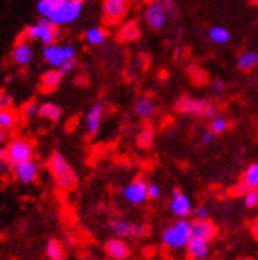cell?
<instances>
[{
    "label": "cell",
    "mask_w": 258,
    "mask_h": 260,
    "mask_svg": "<svg viewBox=\"0 0 258 260\" xmlns=\"http://www.w3.org/2000/svg\"><path fill=\"white\" fill-rule=\"evenodd\" d=\"M49 173L53 175L54 183L62 190H73L78 186V175L70 162L65 159V155L59 151H54L48 159Z\"/></svg>",
    "instance_id": "cell-1"
},
{
    "label": "cell",
    "mask_w": 258,
    "mask_h": 260,
    "mask_svg": "<svg viewBox=\"0 0 258 260\" xmlns=\"http://www.w3.org/2000/svg\"><path fill=\"white\" fill-rule=\"evenodd\" d=\"M192 240V220L177 219L162 232L160 241L168 251H186L189 241Z\"/></svg>",
    "instance_id": "cell-2"
},
{
    "label": "cell",
    "mask_w": 258,
    "mask_h": 260,
    "mask_svg": "<svg viewBox=\"0 0 258 260\" xmlns=\"http://www.w3.org/2000/svg\"><path fill=\"white\" fill-rule=\"evenodd\" d=\"M59 35H60L59 25H56L53 21L48 19V18H42L33 25H29V27L18 37V42L38 40V42H42L45 46H48V45L56 43Z\"/></svg>",
    "instance_id": "cell-3"
},
{
    "label": "cell",
    "mask_w": 258,
    "mask_h": 260,
    "mask_svg": "<svg viewBox=\"0 0 258 260\" xmlns=\"http://www.w3.org/2000/svg\"><path fill=\"white\" fill-rule=\"evenodd\" d=\"M108 229L114 237L124 240H143L149 235V227L146 224L135 222L124 217H113L108 222Z\"/></svg>",
    "instance_id": "cell-4"
},
{
    "label": "cell",
    "mask_w": 258,
    "mask_h": 260,
    "mask_svg": "<svg viewBox=\"0 0 258 260\" xmlns=\"http://www.w3.org/2000/svg\"><path fill=\"white\" fill-rule=\"evenodd\" d=\"M176 110L184 114H193V116L209 118V119L218 116V108L214 105V103H211L209 100L193 99L189 95H182L176 100Z\"/></svg>",
    "instance_id": "cell-5"
},
{
    "label": "cell",
    "mask_w": 258,
    "mask_h": 260,
    "mask_svg": "<svg viewBox=\"0 0 258 260\" xmlns=\"http://www.w3.org/2000/svg\"><path fill=\"white\" fill-rule=\"evenodd\" d=\"M43 59L53 69H59L65 62L76 59V48L73 45H48L43 49Z\"/></svg>",
    "instance_id": "cell-6"
},
{
    "label": "cell",
    "mask_w": 258,
    "mask_h": 260,
    "mask_svg": "<svg viewBox=\"0 0 258 260\" xmlns=\"http://www.w3.org/2000/svg\"><path fill=\"white\" fill-rule=\"evenodd\" d=\"M83 13V4L81 2H75V0H67L65 4L57 7L53 15H51V21L56 25H68L75 21H78Z\"/></svg>",
    "instance_id": "cell-7"
},
{
    "label": "cell",
    "mask_w": 258,
    "mask_h": 260,
    "mask_svg": "<svg viewBox=\"0 0 258 260\" xmlns=\"http://www.w3.org/2000/svg\"><path fill=\"white\" fill-rule=\"evenodd\" d=\"M5 151H7V155H8V160H10V164L13 167L33 159V146H32V143L27 141V140H22V138L11 140L7 145Z\"/></svg>",
    "instance_id": "cell-8"
},
{
    "label": "cell",
    "mask_w": 258,
    "mask_h": 260,
    "mask_svg": "<svg viewBox=\"0 0 258 260\" xmlns=\"http://www.w3.org/2000/svg\"><path fill=\"white\" fill-rule=\"evenodd\" d=\"M148 186L149 183L144 178H136L132 183H128L127 186H124L122 189V197L127 203L139 206L143 205L148 199Z\"/></svg>",
    "instance_id": "cell-9"
},
{
    "label": "cell",
    "mask_w": 258,
    "mask_h": 260,
    "mask_svg": "<svg viewBox=\"0 0 258 260\" xmlns=\"http://www.w3.org/2000/svg\"><path fill=\"white\" fill-rule=\"evenodd\" d=\"M168 208L174 217L177 219H187L190 214H193V205H192V199L189 195L180 190V189H174L170 195V202H168Z\"/></svg>",
    "instance_id": "cell-10"
},
{
    "label": "cell",
    "mask_w": 258,
    "mask_h": 260,
    "mask_svg": "<svg viewBox=\"0 0 258 260\" xmlns=\"http://www.w3.org/2000/svg\"><path fill=\"white\" fill-rule=\"evenodd\" d=\"M11 173L18 183H21L24 186H29V184H33L38 179V175H40V165H38V162L35 159H30L27 162L15 165L11 168Z\"/></svg>",
    "instance_id": "cell-11"
},
{
    "label": "cell",
    "mask_w": 258,
    "mask_h": 260,
    "mask_svg": "<svg viewBox=\"0 0 258 260\" xmlns=\"http://www.w3.org/2000/svg\"><path fill=\"white\" fill-rule=\"evenodd\" d=\"M128 11L127 0H103V21L106 24H119Z\"/></svg>",
    "instance_id": "cell-12"
},
{
    "label": "cell",
    "mask_w": 258,
    "mask_h": 260,
    "mask_svg": "<svg viewBox=\"0 0 258 260\" xmlns=\"http://www.w3.org/2000/svg\"><path fill=\"white\" fill-rule=\"evenodd\" d=\"M103 251L113 260H127L132 255V248L124 238H109L103 244Z\"/></svg>",
    "instance_id": "cell-13"
},
{
    "label": "cell",
    "mask_w": 258,
    "mask_h": 260,
    "mask_svg": "<svg viewBox=\"0 0 258 260\" xmlns=\"http://www.w3.org/2000/svg\"><path fill=\"white\" fill-rule=\"evenodd\" d=\"M144 19L152 30H160L165 27L166 19H168V11H166L162 5L149 4L144 11Z\"/></svg>",
    "instance_id": "cell-14"
},
{
    "label": "cell",
    "mask_w": 258,
    "mask_h": 260,
    "mask_svg": "<svg viewBox=\"0 0 258 260\" xmlns=\"http://www.w3.org/2000/svg\"><path fill=\"white\" fill-rule=\"evenodd\" d=\"M103 114H105V107L103 103H94L90 110L86 114V132L89 137H95L98 134V130L101 127V121H103Z\"/></svg>",
    "instance_id": "cell-15"
},
{
    "label": "cell",
    "mask_w": 258,
    "mask_h": 260,
    "mask_svg": "<svg viewBox=\"0 0 258 260\" xmlns=\"http://www.w3.org/2000/svg\"><path fill=\"white\" fill-rule=\"evenodd\" d=\"M186 252L190 260H206L211 255V241L192 237L186 248Z\"/></svg>",
    "instance_id": "cell-16"
},
{
    "label": "cell",
    "mask_w": 258,
    "mask_h": 260,
    "mask_svg": "<svg viewBox=\"0 0 258 260\" xmlns=\"http://www.w3.org/2000/svg\"><path fill=\"white\" fill-rule=\"evenodd\" d=\"M217 225L211 219H193L192 220V237L212 241L217 237Z\"/></svg>",
    "instance_id": "cell-17"
},
{
    "label": "cell",
    "mask_w": 258,
    "mask_h": 260,
    "mask_svg": "<svg viewBox=\"0 0 258 260\" xmlns=\"http://www.w3.org/2000/svg\"><path fill=\"white\" fill-rule=\"evenodd\" d=\"M62 73L57 69H51L48 72H45L40 78V87H42V92L45 94H51L60 86L62 83Z\"/></svg>",
    "instance_id": "cell-18"
},
{
    "label": "cell",
    "mask_w": 258,
    "mask_h": 260,
    "mask_svg": "<svg viewBox=\"0 0 258 260\" xmlns=\"http://www.w3.org/2000/svg\"><path fill=\"white\" fill-rule=\"evenodd\" d=\"M157 105H156V100L151 99V97H139L135 102V107L133 111L138 116L139 119H151L154 114H156Z\"/></svg>",
    "instance_id": "cell-19"
},
{
    "label": "cell",
    "mask_w": 258,
    "mask_h": 260,
    "mask_svg": "<svg viewBox=\"0 0 258 260\" xmlns=\"http://www.w3.org/2000/svg\"><path fill=\"white\" fill-rule=\"evenodd\" d=\"M33 59V48L29 42H18L15 49H13V60L21 67L29 65Z\"/></svg>",
    "instance_id": "cell-20"
},
{
    "label": "cell",
    "mask_w": 258,
    "mask_h": 260,
    "mask_svg": "<svg viewBox=\"0 0 258 260\" xmlns=\"http://www.w3.org/2000/svg\"><path fill=\"white\" fill-rule=\"evenodd\" d=\"M45 255L48 260H65V249H63V244L56 238L48 240L45 244Z\"/></svg>",
    "instance_id": "cell-21"
},
{
    "label": "cell",
    "mask_w": 258,
    "mask_h": 260,
    "mask_svg": "<svg viewBox=\"0 0 258 260\" xmlns=\"http://www.w3.org/2000/svg\"><path fill=\"white\" fill-rule=\"evenodd\" d=\"M139 37H141V29L136 21L125 22L119 30V38L122 42H136Z\"/></svg>",
    "instance_id": "cell-22"
},
{
    "label": "cell",
    "mask_w": 258,
    "mask_h": 260,
    "mask_svg": "<svg viewBox=\"0 0 258 260\" xmlns=\"http://www.w3.org/2000/svg\"><path fill=\"white\" fill-rule=\"evenodd\" d=\"M241 183L246 186L249 190L250 189L258 190V162L250 164L246 170H244V173L241 176Z\"/></svg>",
    "instance_id": "cell-23"
},
{
    "label": "cell",
    "mask_w": 258,
    "mask_h": 260,
    "mask_svg": "<svg viewBox=\"0 0 258 260\" xmlns=\"http://www.w3.org/2000/svg\"><path fill=\"white\" fill-rule=\"evenodd\" d=\"M38 116L43 119H48V121H53V122H57L62 116V108L57 107L56 103L53 102H46L43 105H40V110H38Z\"/></svg>",
    "instance_id": "cell-24"
},
{
    "label": "cell",
    "mask_w": 258,
    "mask_h": 260,
    "mask_svg": "<svg viewBox=\"0 0 258 260\" xmlns=\"http://www.w3.org/2000/svg\"><path fill=\"white\" fill-rule=\"evenodd\" d=\"M238 69L242 72H250L258 65V53L256 51H244L238 57Z\"/></svg>",
    "instance_id": "cell-25"
},
{
    "label": "cell",
    "mask_w": 258,
    "mask_h": 260,
    "mask_svg": "<svg viewBox=\"0 0 258 260\" xmlns=\"http://www.w3.org/2000/svg\"><path fill=\"white\" fill-rule=\"evenodd\" d=\"M106 37H108V32L105 29H101V27H89L84 32V40L89 45H92V46L101 45L103 42L106 40Z\"/></svg>",
    "instance_id": "cell-26"
},
{
    "label": "cell",
    "mask_w": 258,
    "mask_h": 260,
    "mask_svg": "<svg viewBox=\"0 0 258 260\" xmlns=\"http://www.w3.org/2000/svg\"><path fill=\"white\" fill-rule=\"evenodd\" d=\"M208 35L211 38V42L217 45H225L231 40V34L228 32V29L222 27V25H214V27H211Z\"/></svg>",
    "instance_id": "cell-27"
},
{
    "label": "cell",
    "mask_w": 258,
    "mask_h": 260,
    "mask_svg": "<svg viewBox=\"0 0 258 260\" xmlns=\"http://www.w3.org/2000/svg\"><path fill=\"white\" fill-rule=\"evenodd\" d=\"M16 122H18V114L13 111V108L0 111V128L10 132L11 128H15Z\"/></svg>",
    "instance_id": "cell-28"
},
{
    "label": "cell",
    "mask_w": 258,
    "mask_h": 260,
    "mask_svg": "<svg viewBox=\"0 0 258 260\" xmlns=\"http://www.w3.org/2000/svg\"><path fill=\"white\" fill-rule=\"evenodd\" d=\"M230 128V121L227 118H224V116H215V118L211 119V124H209V130L217 137V135H222L225 134L227 130Z\"/></svg>",
    "instance_id": "cell-29"
},
{
    "label": "cell",
    "mask_w": 258,
    "mask_h": 260,
    "mask_svg": "<svg viewBox=\"0 0 258 260\" xmlns=\"http://www.w3.org/2000/svg\"><path fill=\"white\" fill-rule=\"evenodd\" d=\"M152 143H154V128L148 125L141 130V134L138 135V146L149 149L152 146Z\"/></svg>",
    "instance_id": "cell-30"
},
{
    "label": "cell",
    "mask_w": 258,
    "mask_h": 260,
    "mask_svg": "<svg viewBox=\"0 0 258 260\" xmlns=\"http://www.w3.org/2000/svg\"><path fill=\"white\" fill-rule=\"evenodd\" d=\"M38 110H40V107L36 105V102L35 100H29L27 103H24V105L21 107L19 114L22 116L24 119H32L33 116L38 114Z\"/></svg>",
    "instance_id": "cell-31"
},
{
    "label": "cell",
    "mask_w": 258,
    "mask_h": 260,
    "mask_svg": "<svg viewBox=\"0 0 258 260\" xmlns=\"http://www.w3.org/2000/svg\"><path fill=\"white\" fill-rule=\"evenodd\" d=\"M242 203L249 210H253V208H258V190L250 189L246 193L242 195Z\"/></svg>",
    "instance_id": "cell-32"
},
{
    "label": "cell",
    "mask_w": 258,
    "mask_h": 260,
    "mask_svg": "<svg viewBox=\"0 0 258 260\" xmlns=\"http://www.w3.org/2000/svg\"><path fill=\"white\" fill-rule=\"evenodd\" d=\"M36 11H38V15H40L42 18H51V15H53V11H54V7L51 5L48 0H38L36 2Z\"/></svg>",
    "instance_id": "cell-33"
},
{
    "label": "cell",
    "mask_w": 258,
    "mask_h": 260,
    "mask_svg": "<svg viewBox=\"0 0 258 260\" xmlns=\"http://www.w3.org/2000/svg\"><path fill=\"white\" fill-rule=\"evenodd\" d=\"M13 97L5 92V90H0V111H4V110H11L13 108Z\"/></svg>",
    "instance_id": "cell-34"
},
{
    "label": "cell",
    "mask_w": 258,
    "mask_h": 260,
    "mask_svg": "<svg viewBox=\"0 0 258 260\" xmlns=\"http://www.w3.org/2000/svg\"><path fill=\"white\" fill-rule=\"evenodd\" d=\"M162 197V189L157 183H149L148 186V199L149 200H159Z\"/></svg>",
    "instance_id": "cell-35"
},
{
    "label": "cell",
    "mask_w": 258,
    "mask_h": 260,
    "mask_svg": "<svg viewBox=\"0 0 258 260\" xmlns=\"http://www.w3.org/2000/svg\"><path fill=\"white\" fill-rule=\"evenodd\" d=\"M193 216H195V219H209L211 216V210L208 205H200L197 206L195 210H193Z\"/></svg>",
    "instance_id": "cell-36"
},
{
    "label": "cell",
    "mask_w": 258,
    "mask_h": 260,
    "mask_svg": "<svg viewBox=\"0 0 258 260\" xmlns=\"http://www.w3.org/2000/svg\"><path fill=\"white\" fill-rule=\"evenodd\" d=\"M211 90L214 94H224L225 90H227V84L222 81V80H214V81H211Z\"/></svg>",
    "instance_id": "cell-37"
},
{
    "label": "cell",
    "mask_w": 258,
    "mask_h": 260,
    "mask_svg": "<svg viewBox=\"0 0 258 260\" xmlns=\"http://www.w3.org/2000/svg\"><path fill=\"white\" fill-rule=\"evenodd\" d=\"M10 168H13V165L8 160L7 151L2 149V151H0V172H7V170H10Z\"/></svg>",
    "instance_id": "cell-38"
},
{
    "label": "cell",
    "mask_w": 258,
    "mask_h": 260,
    "mask_svg": "<svg viewBox=\"0 0 258 260\" xmlns=\"http://www.w3.org/2000/svg\"><path fill=\"white\" fill-rule=\"evenodd\" d=\"M76 67V59L75 60H68V62H65L63 65H60V67L57 69L62 75H67V73H70V72H73V69Z\"/></svg>",
    "instance_id": "cell-39"
},
{
    "label": "cell",
    "mask_w": 258,
    "mask_h": 260,
    "mask_svg": "<svg viewBox=\"0 0 258 260\" xmlns=\"http://www.w3.org/2000/svg\"><path fill=\"white\" fill-rule=\"evenodd\" d=\"M214 138H215V135L211 132V130H206V132H203L200 137V143L201 145H211V143L214 141Z\"/></svg>",
    "instance_id": "cell-40"
},
{
    "label": "cell",
    "mask_w": 258,
    "mask_h": 260,
    "mask_svg": "<svg viewBox=\"0 0 258 260\" xmlns=\"http://www.w3.org/2000/svg\"><path fill=\"white\" fill-rule=\"evenodd\" d=\"M151 4L162 5L166 11H173L174 10V0H151Z\"/></svg>",
    "instance_id": "cell-41"
},
{
    "label": "cell",
    "mask_w": 258,
    "mask_h": 260,
    "mask_svg": "<svg viewBox=\"0 0 258 260\" xmlns=\"http://www.w3.org/2000/svg\"><path fill=\"white\" fill-rule=\"evenodd\" d=\"M48 2H49L51 5H53V7H54V10H56L57 7H60V5H63V4H65L67 0H48Z\"/></svg>",
    "instance_id": "cell-42"
},
{
    "label": "cell",
    "mask_w": 258,
    "mask_h": 260,
    "mask_svg": "<svg viewBox=\"0 0 258 260\" xmlns=\"http://www.w3.org/2000/svg\"><path fill=\"white\" fill-rule=\"evenodd\" d=\"M7 137H8V132H7V130L0 128V143L5 141V140H7Z\"/></svg>",
    "instance_id": "cell-43"
},
{
    "label": "cell",
    "mask_w": 258,
    "mask_h": 260,
    "mask_svg": "<svg viewBox=\"0 0 258 260\" xmlns=\"http://www.w3.org/2000/svg\"><path fill=\"white\" fill-rule=\"evenodd\" d=\"M252 230H253L255 235H258V217L253 220V224H252Z\"/></svg>",
    "instance_id": "cell-44"
},
{
    "label": "cell",
    "mask_w": 258,
    "mask_h": 260,
    "mask_svg": "<svg viewBox=\"0 0 258 260\" xmlns=\"http://www.w3.org/2000/svg\"><path fill=\"white\" fill-rule=\"evenodd\" d=\"M250 2H252L253 5H258V0H250Z\"/></svg>",
    "instance_id": "cell-45"
},
{
    "label": "cell",
    "mask_w": 258,
    "mask_h": 260,
    "mask_svg": "<svg viewBox=\"0 0 258 260\" xmlns=\"http://www.w3.org/2000/svg\"><path fill=\"white\" fill-rule=\"evenodd\" d=\"M75 2H81V4H83V2H84V0H75Z\"/></svg>",
    "instance_id": "cell-46"
}]
</instances>
